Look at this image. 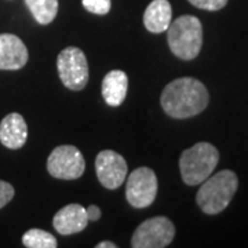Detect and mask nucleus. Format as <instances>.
Returning a JSON list of instances; mask_svg holds the SVG:
<instances>
[{"label": "nucleus", "mask_w": 248, "mask_h": 248, "mask_svg": "<svg viewBox=\"0 0 248 248\" xmlns=\"http://www.w3.org/2000/svg\"><path fill=\"white\" fill-rule=\"evenodd\" d=\"M86 170L81 152L73 145L57 146L47 160V171L58 179H78Z\"/></svg>", "instance_id": "obj_8"}, {"label": "nucleus", "mask_w": 248, "mask_h": 248, "mask_svg": "<svg viewBox=\"0 0 248 248\" xmlns=\"http://www.w3.org/2000/svg\"><path fill=\"white\" fill-rule=\"evenodd\" d=\"M98 181L107 189H117L127 177V163L122 155L113 151H102L95 159Z\"/></svg>", "instance_id": "obj_9"}, {"label": "nucleus", "mask_w": 248, "mask_h": 248, "mask_svg": "<svg viewBox=\"0 0 248 248\" xmlns=\"http://www.w3.org/2000/svg\"><path fill=\"white\" fill-rule=\"evenodd\" d=\"M172 9L169 0H153L143 13V25L152 33H163L169 29Z\"/></svg>", "instance_id": "obj_13"}, {"label": "nucleus", "mask_w": 248, "mask_h": 248, "mask_svg": "<svg viewBox=\"0 0 248 248\" xmlns=\"http://www.w3.org/2000/svg\"><path fill=\"white\" fill-rule=\"evenodd\" d=\"M175 236V226L167 217L149 218L135 229L131 237L133 248H163Z\"/></svg>", "instance_id": "obj_6"}, {"label": "nucleus", "mask_w": 248, "mask_h": 248, "mask_svg": "<svg viewBox=\"0 0 248 248\" xmlns=\"http://www.w3.org/2000/svg\"><path fill=\"white\" fill-rule=\"evenodd\" d=\"M157 195V177L149 167L134 170L127 179L125 199L134 208L149 207Z\"/></svg>", "instance_id": "obj_7"}, {"label": "nucleus", "mask_w": 248, "mask_h": 248, "mask_svg": "<svg viewBox=\"0 0 248 248\" xmlns=\"http://www.w3.org/2000/svg\"><path fill=\"white\" fill-rule=\"evenodd\" d=\"M89 222L84 207L80 204H68L54 215L53 226L60 234L68 236L84 231Z\"/></svg>", "instance_id": "obj_11"}, {"label": "nucleus", "mask_w": 248, "mask_h": 248, "mask_svg": "<svg viewBox=\"0 0 248 248\" xmlns=\"http://www.w3.org/2000/svg\"><path fill=\"white\" fill-rule=\"evenodd\" d=\"M218 161V149L208 142H199L182 152L179 157L181 177L186 185H200L210 175H213Z\"/></svg>", "instance_id": "obj_4"}, {"label": "nucleus", "mask_w": 248, "mask_h": 248, "mask_svg": "<svg viewBox=\"0 0 248 248\" xmlns=\"http://www.w3.org/2000/svg\"><path fill=\"white\" fill-rule=\"evenodd\" d=\"M29 58L27 46L16 35H0V69L17 71L25 66Z\"/></svg>", "instance_id": "obj_10"}, {"label": "nucleus", "mask_w": 248, "mask_h": 248, "mask_svg": "<svg viewBox=\"0 0 248 248\" xmlns=\"http://www.w3.org/2000/svg\"><path fill=\"white\" fill-rule=\"evenodd\" d=\"M195 7L207 11H218L228 4V0H187Z\"/></svg>", "instance_id": "obj_18"}, {"label": "nucleus", "mask_w": 248, "mask_h": 248, "mask_svg": "<svg viewBox=\"0 0 248 248\" xmlns=\"http://www.w3.org/2000/svg\"><path fill=\"white\" fill-rule=\"evenodd\" d=\"M16 195V190L13 185H10L9 182L1 181L0 179V210L11 202V199Z\"/></svg>", "instance_id": "obj_19"}, {"label": "nucleus", "mask_w": 248, "mask_h": 248, "mask_svg": "<svg viewBox=\"0 0 248 248\" xmlns=\"http://www.w3.org/2000/svg\"><path fill=\"white\" fill-rule=\"evenodd\" d=\"M28 138V125L19 113H10L0 123V142L9 149H19Z\"/></svg>", "instance_id": "obj_12"}, {"label": "nucleus", "mask_w": 248, "mask_h": 248, "mask_svg": "<svg viewBox=\"0 0 248 248\" xmlns=\"http://www.w3.org/2000/svg\"><path fill=\"white\" fill-rule=\"evenodd\" d=\"M127 89L128 78L120 69L110 71L102 80V97L109 107H120L125 99Z\"/></svg>", "instance_id": "obj_14"}, {"label": "nucleus", "mask_w": 248, "mask_h": 248, "mask_svg": "<svg viewBox=\"0 0 248 248\" xmlns=\"http://www.w3.org/2000/svg\"><path fill=\"white\" fill-rule=\"evenodd\" d=\"M210 102V94L195 78H179L169 83L160 97L163 110L172 119H187L202 113Z\"/></svg>", "instance_id": "obj_1"}, {"label": "nucleus", "mask_w": 248, "mask_h": 248, "mask_svg": "<svg viewBox=\"0 0 248 248\" xmlns=\"http://www.w3.org/2000/svg\"><path fill=\"white\" fill-rule=\"evenodd\" d=\"M25 4L40 25H48L58 13V0H25Z\"/></svg>", "instance_id": "obj_15"}, {"label": "nucleus", "mask_w": 248, "mask_h": 248, "mask_svg": "<svg viewBox=\"0 0 248 248\" xmlns=\"http://www.w3.org/2000/svg\"><path fill=\"white\" fill-rule=\"evenodd\" d=\"M83 7L93 13V14H98V16H105L110 10V0H81Z\"/></svg>", "instance_id": "obj_17"}, {"label": "nucleus", "mask_w": 248, "mask_h": 248, "mask_svg": "<svg viewBox=\"0 0 248 248\" xmlns=\"http://www.w3.org/2000/svg\"><path fill=\"white\" fill-rule=\"evenodd\" d=\"M115 243H112V241H102V243H98L95 248H116Z\"/></svg>", "instance_id": "obj_21"}, {"label": "nucleus", "mask_w": 248, "mask_h": 248, "mask_svg": "<svg viewBox=\"0 0 248 248\" xmlns=\"http://www.w3.org/2000/svg\"><path fill=\"white\" fill-rule=\"evenodd\" d=\"M237 186V175L231 170H222L213 177L210 175L202 182V187L196 195L197 205L208 215L222 213L236 195Z\"/></svg>", "instance_id": "obj_2"}, {"label": "nucleus", "mask_w": 248, "mask_h": 248, "mask_svg": "<svg viewBox=\"0 0 248 248\" xmlns=\"http://www.w3.org/2000/svg\"><path fill=\"white\" fill-rule=\"evenodd\" d=\"M22 244L28 248H55L57 239L51 233L42 229H29L22 236Z\"/></svg>", "instance_id": "obj_16"}, {"label": "nucleus", "mask_w": 248, "mask_h": 248, "mask_svg": "<svg viewBox=\"0 0 248 248\" xmlns=\"http://www.w3.org/2000/svg\"><path fill=\"white\" fill-rule=\"evenodd\" d=\"M167 42L171 53L175 57L190 61L199 55L203 46V27L195 16H182L171 22Z\"/></svg>", "instance_id": "obj_3"}, {"label": "nucleus", "mask_w": 248, "mask_h": 248, "mask_svg": "<svg viewBox=\"0 0 248 248\" xmlns=\"http://www.w3.org/2000/svg\"><path fill=\"white\" fill-rule=\"evenodd\" d=\"M86 213H87L89 221L95 222L101 218V210L98 208L97 205H90L89 208H86Z\"/></svg>", "instance_id": "obj_20"}, {"label": "nucleus", "mask_w": 248, "mask_h": 248, "mask_svg": "<svg viewBox=\"0 0 248 248\" xmlns=\"http://www.w3.org/2000/svg\"><path fill=\"white\" fill-rule=\"evenodd\" d=\"M57 69L66 89L80 91L89 83V62L78 47H66L62 50L57 58Z\"/></svg>", "instance_id": "obj_5"}]
</instances>
